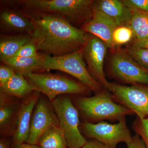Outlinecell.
Masks as SVG:
<instances>
[{"mask_svg":"<svg viewBox=\"0 0 148 148\" xmlns=\"http://www.w3.org/2000/svg\"><path fill=\"white\" fill-rule=\"evenodd\" d=\"M23 12L34 24V30L30 35L38 50L51 56H59L83 47L86 34L72 25L64 16L39 12Z\"/></svg>","mask_w":148,"mask_h":148,"instance_id":"obj_1","label":"cell"},{"mask_svg":"<svg viewBox=\"0 0 148 148\" xmlns=\"http://www.w3.org/2000/svg\"><path fill=\"white\" fill-rule=\"evenodd\" d=\"M83 121L96 123L104 121L118 122L134 114L124 106L116 103L108 90L93 96H78L73 100Z\"/></svg>","mask_w":148,"mask_h":148,"instance_id":"obj_2","label":"cell"},{"mask_svg":"<svg viewBox=\"0 0 148 148\" xmlns=\"http://www.w3.org/2000/svg\"><path fill=\"white\" fill-rule=\"evenodd\" d=\"M94 2L91 0H17L13 2L22 5L24 10L57 14L69 21L86 23L92 17Z\"/></svg>","mask_w":148,"mask_h":148,"instance_id":"obj_3","label":"cell"},{"mask_svg":"<svg viewBox=\"0 0 148 148\" xmlns=\"http://www.w3.org/2000/svg\"><path fill=\"white\" fill-rule=\"evenodd\" d=\"M34 91L42 93L52 102L60 95L86 96L91 90L80 82L49 73H30L23 75Z\"/></svg>","mask_w":148,"mask_h":148,"instance_id":"obj_4","label":"cell"},{"mask_svg":"<svg viewBox=\"0 0 148 148\" xmlns=\"http://www.w3.org/2000/svg\"><path fill=\"white\" fill-rule=\"evenodd\" d=\"M83 56V47L69 54L59 56L45 55L38 72L50 70L65 72L77 79L95 94L106 90L90 75Z\"/></svg>","mask_w":148,"mask_h":148,"instance_id":"obj_5","label":"cell"},{"mask_svg":"<svg viewBox=\"0 0 148 148\" xmlns=\"http://www.w3.org/2000/svg\"><path fill=\"white\" fill-rule=\"evenodd\" d=\"M58 117L59 126L69 148H82L88 140L80 130L79 113L73 100L67 95L58 96L51 102Z\"/></svg>","mask_w":148,"mask_h":148,"instance_id":"obj_6","label":"cell"},{"mask_svg":"<svg viewBox=\"0 0 148 148\" xmlns=\"http://www.w3.org/2000/svg\"><path fill=\"white\" fill-rule=\"evenodd\" d=\"M82 134L86 139L93 140L113 147L121 143L127 144L132 138L125 118L115 124L106 121L92 123L82 121L80 124Z\"/></svg>","mask_w":148,"mask_h":148,"instance_id":"obj_7","label":"cell"},{"mask_svg":"<svg viewBox=\"0 0 148 148\" xmlns=\"http://www.w3.org/2000/svg\"><path fill=\"white\" fill-rule=\"evenodd\" d=\"M108 90L114 101L129 109L141 119L148 118V85L127 86L110 82Z\"/></svg>","mask_w":148,"mask_h":148,"instance_id":"obj_8","label":"cell"},{"mask_svg":"<svg viewBox=\"0 0 148 148\" xmlns=\"http://www.w3.org/2000/svg\"><path fill=\"white\" fill-rule=\"evenodd\" d=\"M111 75L116 79L131 85H148V70L137 63L125 51L114 53L110 61Z\"/></svg>","mask_w":148,"mask_h":148,"instance_id":"obj_9","label":"cell"},{"mask_svg":"<svg viewBox=\"0 0 148 148\" xmlns=\"http://www.w3.org/2000/svg\"><path fill=\"white\" fill-rule=\"evenodd\" d=\"M108 47L102 40L94 35L86 34L83 46V56L88 72L92 77L108 90L110 82L106 79L103 64Z\"/></svg>","mask_w":148,"mask_h":148,"instance_id":"obj_10","label":"cell"},{"mask_svg":"<svg viewBox=\"0 0 148 148\" xmlns=\"http://www.w3.org/2000/svg\"><path fill=\"white\" fill-rule=\"evenodd\" d=\"M58 125V117L51 101L46 96L40 95L32 113L30 133L27 143L36 145L45 132L51 127Z\"/></svg>","mask_w":148,"mask_h":148,"instance_id":"obj_11","label":"cell"},{"mask_svg":"<svg viewBox=\"0 0 148 148\" xmlns=\"http://www.w3.org/2000/svg\"><path fill=\"white\" fill-rule=\"evenodd\" d=\"M40 94L39 92L34 90L27 97L22 99L18 111L16 129L12 136V147L27 143L30 133L32 113Z\"/></svg>","mask_w":148,"mask_h":148,"instance_id":"obj_12","label":"cell"},{"mask_svg":"<svg viewBox=\"0 0 148 148\" xmlns=\"http://www.w3.org/2000/svg\"><path fill=\"white\" fill-rule=\"evenodd\" d=\"M118 27L116 21L101 11L92 9L91 18L85 23L83 30L98 37L110 49L114 48L112 36L114 31Z\"/></svg>","mask_w":148,"mask_h":148,"instance_id":"obj_13","label":"cell"},{"mask_svg":"<svg viewBox=\"0 0 148 148\" xmlns=\"http://www.w3.org/2000/svg\"><path fill=\"white\" fill-rule=\"evenodd\" d=\"M18 98L0 93V130L3 138L13 136L21 102Z\"/></svg>","mask_w":148,"mask_h":148,"instance_id":"obj_14","label":"cell"},{"mask_svg":"<svg viewBox=\"0 0 148 148\" xmlns=\"http://www.w3.org/2000/svg\"><path fill=\"white\" fill-rule=\"evenodd\" d=\"M92 8L101 11L113 18L118 27H129L132 16V10L125 5L122 1H97L93 3Z\"/></svg>","mask_w":148,"mask_h":148,"instance_id":"obj_15","label":"cell"},{"mask_svg":"<svg viewBox=\"0 0 148 148\" xmlns=\"http://www.w3.org/2000/svg\"><path fill=\"white\" fill-rule=\"evenodd\" d=\"M1 26L13 32L31 35L34 30L32 21L23 12L4 9L0 14Z\"/></svg>","mask_w":148,"mask_h":148,"instance_id":"obj_16","label":"cell"},{"mask_svg":"<svg viewBox=\"0 0 148 148\" xmlns=\"http://www.w3.org/2000/svg\"><path fill=\"white\" fill-rule=\"evenodd\" d=\"M34 90L22 74L15 73L5 84L0 86V93L23 99Z\"/></svg>","mask_w":148,"mask_h":148,"instance_id":"obj_17","label":"cell"},{"mask_svg":"<svg viewBox=\"0 0 148 148\" xmlns=\"http://www.w3.org/2000/svg\"><path fill=\"white\" fill-rule=\"evenodd\" d=\"M44 56V54H41L38 57L13 56L2 59L1 61L6 66L13 69L15 73L24 75L30 72L38 73Z\"/></svg>","mask_w":148,"mask_h":148,"instance_id":"obj_18","label":"cell"},{"mask_svg":"<svg viewBox=\"0 0 148 148\" xmlns=\"http://www.w3.org/2000/svg\"><path fill=\"white\" fill-rule=\"evenodd\" d=\"M32 41V37L29 34L1 37L0 59L13 57L22 47Z\"/></svg>","mask_w":148,"mask_h":148,"instance_id":"obj_19","label":"cell"},{"mask_svg":"<svg viewBox=\"0 0 148 148\" xmlns=\"http://www.w3.org/2000/svg\"><path fill=\"white\" fill-rule=\"evenodd\" d=\"M36 145L40 148H69L66 137L59 125L53 126L45 132Z\"/></svg>","mask_w":148,"mask_h":148,"instance_id":"obj_20","label":"cell"},{"mask_svg":"<svg viewBox=\"0 0 148 148\" xmlns=\"http://www.w3.org/2000/svg\"><path fill=\"white\" fill-rule=\"evenodd\" d=\"M132 10L129 27L132 29L136 40L148 39V13L140 11Z\"/></svg>","mask_w":148,"mask_h":148,"instance_id":"obj_21","label":"cell"},{"mask_svg":"<svg viewBox=\"0 0 148 148\" xmlns=\"http://www.w3.org/2000/svg\"><path fill=\"white\" fill-rule=\"evenodd\" d=\"M134 36L132 29L128 26L118 27L114 31L112 39L115 46L122 45L129 42Z\"/></svg>","mask_w":148,"mask_h":148,"instance_id":"obj_22","label":"cell"},{"mask_svg":"<svg viewBox=\"0 0 148 148\" xmlns=\"http://www.w3.org/2000/svg\"><path fill=\"white\" fill-rule=\"evenodd\" d=\"M127 52L139 65L148 70V49L132 45Z\"/></svg>","mask_w":148,"mask_h":148,"instance_id":"obj_23","label":"cell"},{"mask_svg":"<svg viewBox=\"0 0 148 148\" xmlns=\"http://www.w3.org/2000/svg\"><path fill=\"white\" fill-rule=\"evenodd\" d=\"M132 129L142 138L146 148H148V118H136L132 125Z\"/></svg>","mask_w":148,"mask_h":148,"instance_id":"obj_24","label":"cell"},{"mask_svg":"<svg viewBox=\"0 0 148 148\" xmlns=\"http://www.w3.org/2000/svg\"><path fill=\"white\" fill-rule=\"evenodd\" d=\"M38 49L35 43L31 41L22 47L14 56L24 57H38L41 54L38 53Z\"/></svg>","mask_w":148,"mask_h":148,"instance_id":"obj_25","label":"cell"},{"mask_svg":"<svg viewBox=\"0 0 148 148\" xmlns=\"http://www.w3.org/2000/svg\"><path fill=\"white\" fill-rule=\"evenodd\" d=\"M122 1L125 5L132 10L148 13V0H123Z\"/></svg>","mask_w":148,"mask_h":148,"instance_id":"obj_26","label":"cell"},{"mask_svg":"<svg viewBox=\"0 0 148 148\" xmlns=\"http://www.w3.org/2000/svg\"><path fill=\"white\" fill-rule=\"evenodd\" d=\"M15 72L11 68L5 65L0 66V86L5 84L10 79Z\"/></svg>","mask_w":148,"mask_h":148,"instance_id":"obj_27","label":"cell"},{"mask_svg":"<svg viewBox=\"0 0 148 148\" xmlns=\"http://www.w3.org/2000/svg\"><path fill=\"white\" fill-rule=\"evenodd\" d=\"M126 145L127 148H146L143 140L137 134L132 136V139Z\"/></svg>","mask_w":148,"mask_h":148,"instance_id":"obj_28","label":"cell"},{"mask_svg":"<svg viewBox=\"0 0 148 148\" xmlns=\"http://www.w3.org/2000/svg\"><path fill=\"white\" fill-rule=\"evenodd\" d=\"M82 148H117L103 145L93 140H88L87 143Z\"/></svg>","mask_w":148,"mask_h":148,"instance_id":"obj_29","label":"cell"},{"mask_svg":"<svg viewBox=\"0 0 148 148\" xmlns=\"http://www.w3.org/2000/svg\"><path fill=\"white\" fill-rule=\"evenodd\" d=\"M133 45L137 47L143 48L148 49V39L142 40H135Z\"/></svg>","mask_w":148,"mask_h":148,"instance_id":"obj_30","label":"cell"},{"mask_svg":"<svg viewBox=\"0 0 148 148\" xmlns=\"http://www.w3.org/2000/svg\"><path fill=\"white\" fill-rule=\"evenodd\" d=\"M0 148H12L10 141L6 138H2L0 140Z\"/></svg>","mask_w":148,"mask_h":148,"instance_id":"obj_31","label":"cell"},{"mask_svg":"<svg viewBox=\"0 0 148 148\" xmlns=\"http://www.w3.org/2000/svg\"><path fill=\"white\" fill-rule=\"evenodd\" d=\"M12 148H40L36 145H31L28 143H25L19 145L12 147Z\"/></svg>","mask_w":148,"mask_h":148,"instance_id":"obj_32","label":"cell"}]
</instances>
